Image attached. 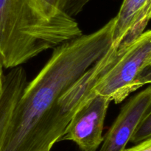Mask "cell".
<instances>
[{"label": "cell", "instance_id": "6da1fadb", "mask_svg": "<svg viewBox=\"0 0 151 151\" xmlns=\"http://www.w3.org/2000/svg\"><path fill=\"white\" fill-rule=\"evenodd\" d=\"M114 18L97 31L55 48L50 60L27 83L6 130L1 151H50L113 60Z\"/></svg>", "mask_w": 151, "mask_h": 151}, {"label": "cell", "instance_id": "7a4b0ae2", "mask_svg": "<svg viewBox=\"0 0 151 151\" xmlns=\"http://www.w3.org/2000/svg\"><path fill=\"white\" fill-rule=\"evenodd\" d=\"M82 35L74 17L42 0H0V63L4 69Z\"/></svg>", "mask_w": 151, "mask_h": 151}, {"label": "cell", "instance_id": "3957f363", "mask_svg": "<svg viewBox=\"0 0 151 151\" xmlns=\"http://www.w3.org/2000/svg\"><path fill=\"white\" fill-rule=\"evenodd\" d=\"M151 67V29L143 32L126 46L114 63L94 88L96 94L120 103L137 91L143 74Z\"/></svg>", "mask_w": 151, "mask_h": 151}, {"label": "cell", "instance_id": "277c9868", "mask_svg": "<svg viewBox=\"0 0 151 151\" xmlns=\"http://www.w3.org/2000/svg\"><path fill=\"white\" fill-rule=\"evenodd\" d=\"M111 100L94 94L75 113L60 141H72L82 151H96L103 141V131Z\"/></svg>", "mask_w": 151, "mask_h": 151}, {"label": "cell", "instance_id": "5b68a950", "mask_svg": "<svg viewBox=\"0 0 151 151\" xmlns=\"http://www.w3.org/2000/svg\"><path fill=\"white\" fill-rule=\"evenodd\" d=\"M151 108V86L133 97L106 135L99 151H123Z\"/></svg>", "mask_w": 151, "mask_h": 151}, {"label": "cell", "instance_id": "8992f818", "mask_svg": "<svg viewBox=\"0 0 151 151\" xmlns=\"http://www.w3.org/2000/svg\"><path fill=\"white\" fill-rule=\"evenodd\" d=\"M114 19L111 46L130 44L145 32L151 19V0H123Z\"/></svg>", "mask_w": 151, "mask_h": 151}, {"label": "cell", "instance_id": "52a82bcc", "mask_svg": "<svg viewBox=\"0 0 151 151\" xmlns=\"http://www.w3.org/2000/svg\"><path fill=\"white\" fill-rule=\"evenodd\" d=\"M26 85V72L20 66L10 69L4 75L3 93L0 99V151L13 109Z\"/></svg>", "mask_w": 151, "mask_h": 151}, {"label": "cell", "instance_id": "ba28073f", "mask_svg": "<svg viewBox=\"0 0 151 151\" xmlns=\"http://www.w3.org/2000/svg\"><path fill=\"white\" fill-rule=\"evenodd\" d=\"M149 138H151V108L140 122L130 142L138 144Z\"/></svg>", "mask_w": 151, "mask_h": 151}, {"label": "cell", "instance_id": "9c48e42d", "mask_svg": "<svg viewBox=\"0 0 151 151\" xmlns=\"http://www.w3.org/2000/svg\"><path fill=\"white\" fill-rule=\"evenodd\" d=\"M89 1L90 0H66L63 11L74 17L79 14Z\"/></svg>", "mask_w": 151, "mask_h": 151}, {"label": "cell", "instance_id": "30bf717a", "mask_svg": "<svg viewBox=\"0 0 151 151\" xmlns=\"http://www.w3.org/2000/svg\"><path fill=\"white\" fill-rule=\"evenodd\" d=\"M123 151H151V138L138 143L131 148H125Z\"/></svg>", "mask_w": 151, "mask_h": 151}, {"label": "cell", "instance_id": "8fae6325", "mask_svg": "<svg viewBox=\"0 0 151 151\" xmlns=\"http://www.w3.org/2000/svg\"><path fill=\"white\" fill-rule=\"evenodd\" d=\"M42 1L47 3L49 5H51L55 8L60 9L63 11V8H64L66 0H42Z\"/></svg>", "mask_w": 151, "mask_h": 151}, {"label": "cell", "instance_id": "7c38bea8", "mask_svg": "<svg viewBox=\"0 0 151 151\" xmlns=\"http://www.w3.org/2000/svg\"><path fill=\"white\" fill-rule=\"evenodd\" d=\"M140 84H141L142 87L143 86L146 85V84H150L151 86V67L149 68L144 74H143L142 77L141 78V81H140Z\"/></svg>", "mask_w": 151, "mask_h": 151}, {"label": "cell", "instance_id": "4fadbf2b", "mask_svg": "<svg viewBox=\"0 0 151 151\" xmlns=\"http://www.w3.org/2000/svg\"><path fill=\"white\" fill-rule=\"evenodd\" d=\"M3 66L0 63V99L3 93V88H4V75L3 73Z\"/></svg>", "mask_w": 151, "mask_h": 151}]
</instances>
